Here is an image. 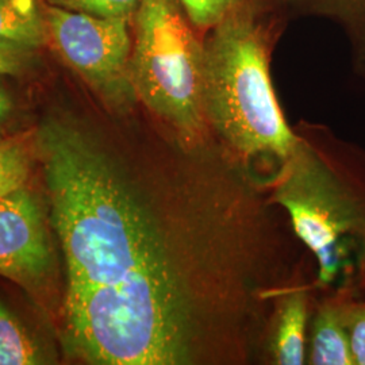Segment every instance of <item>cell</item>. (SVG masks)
I'll return each instance as SVG.
<instances>
[{"label":"cell","instance_id":"cell-14","mask_svg":"<svg viewBox=\"0 0 365 365\" xmlns=\"http://www.w3.org/2000/svg\"><path fill=\"white\" fill-rule=\"evenodd\" d=\"M33 49L0 42V76H16L25 72L30 66Z\"/></svg>","mask_w":365,"mask_h":365},{"label":"cell","instance_id":"cell-4","mask_svg":"<svg viewBox=\"0 0 365 365\" xmlns=\"http://www.w3.org/2000/svg\"><path fill=\"white\" fill-rule=\"evenodd\" d=\"M271 184V203L286 210L294 233L317 257L318 282L333 283L345 267L348 241L365 238L364 205L302 138Z\"/></svg>","mask_w":365,"mask_h":365},{"label":"cell","instance_id":"cell-8","mask_svg":"<svg viewBox=\"0 0 365 365\" xmlns=\"http://www.w3.org/2000/svg\"><path fill=\"white\" fill-rule=\"evenodd\" d=\"M309 363L354 365L345 307L325 304L315 315L312 327Z\"/></svg>","mask_w":365,"mask_h":365},{"label":"cell","instance_id":"cell-16","mask_svg":"<svg viewBox=\"0 0 365 365\" xmlns=\"http://www.w3.org/2000/svg\"><path fill=\"white\" fill-rule=\"evenodd\" d=\"M14 102L10 92L0 83V123L13 113Z\"/></svg>","mask_w":365,"mask_h":365},{"label":"cell","instance_id":"cell-15","mask_svg":"<svg viewBox=\"0 0 365 365\" xmlns=\"http://www.w3.org/2000/svg\"><path fill=\"white\" fill-rule=\"evenodd\" d=\"M346 327L354 364L365 365V306L346 309Z\"/></svg>","mask_w":365,"mask_h":365},{"label":"cell","instance_id":"cell-6","mask_svg":"<svg viewBox=\"0 0 365 365\" xmlns=\"http://www.w3.org/2000/svg\"><path fill=\"white\" fill-rule=\"evenodd\" d=\"M53 274L52 245L38 199L27 188L0 197V276L42 298Z\"/></svg>","mask_w":365,"mask_h":365},{"label":"cell","instance_id":"cell-3","mask_svg":"<svg viewBox=\"0 0 365 365\" xmlns=\"http://www.w3.org/2000/svg\"><path fill=\"white\" fill-rule=\"evenodd\" d=\"M137 101L187 144L210 138L203 111L205 43L178 0H141L133 19Z\"/></svg>","mask_w":365,"mask_h":365},{"label":"cell","instance_id":"cell-5","mask_svg":"<svg viewBox=\"0 0 365 365\" xmlns=\"http://www.w3.org/2000/svg\"><path fill=\"white\" fill-rule=\"evenodd\" d=\"M48 42L110 110L129 113L137 96L130 78V22L43 4Z\"/></svg>","mask_w":365,"mask_h":365},{"label":"cell","instance_id":"cell-1","mask_svg":"<svg viewBox=\"0 0 365 365\" xmlns=\"http://www.w3.org/2000/svg\"><path fill=\"white\" fill-rule=\"evenodd\" d=\"M36 145L66 261L69 354L248 363L265 306L291 277L255 170L211 137L148 167L61 118L42 123Z\"/></svg>","mask_w":365,"mask_h":365},{"label":"cell","instance_id":"cell-2","mask_svg":"<svg viewBox=\"0 0 365 365\" xmlns=\"http://www.w3.org/2000/svg\"><path fill=\"white\" fill-rule=\"evenodd\" d=\"M211 30L203 66L210 131L250 170L272 163L279 172L300 138L277 103L260 27L248 14L235 11Z\"/></svg>","mask_w":365,"mask_h":365},{"label":"cell","instance_id":"cell-9","mask_svg":"<svg viewBox=\"0 0 365 365\" xmlns=\"http://www.w3.org/2000/svg\"><path fill=\"white\" fill-rule=\"evenodd\" d=\"M0 42L33 51L48 42L45 13L38 0H0Z\"/></svg>","mask_w":365,"mask_h":365},{"label":"cell","instance_id":"cell-13","mask_svg":"<svg viewBox=\"0 0 365 365\" xmlns=\"http://www.w3.org/2000/svg\"><path fill=\"white\" fill-rule=\"evenodd\" d=\"M192 26L211 30L237 11L240 0H178Z\"/></svg>","mask_w":365,"mask_h":365},{"label":"cell","instance_id":"cell-10","mask_svg":"<svg viewBox=\"0 0 365 365\" xmlns=\"http://www.w3.org/2000/svg\"><path fill=\"white\" fill-rule=\"evenodd\" d=\"M49 363L48 356L36 339L0 300V365H37Z\"/></svg>","mask_w":365,"mask_h":365},{"label":"cell","instance_id":"cell-17","mask_svg":"<svg viewBox=\"0 0 365 365\" xmlns=\"http://www.w3.org/2000/svg\"><path fill=\"white\" fill-rule=\"evenodd\" d=\"M364 242H365V238H364Z\"/></svg>","mask_w":365,"mask_h":365},{"label":"cell","instance_id":"cell-7","mask_svg":"<svg viewBox=\"0 0 365 365\" xmlns=\"http://www.w3.org/2000/svg\"><path fill=\"white\" fill-rule=\"evenodd\" d=\"M269 352L274 364H304L307 294L304 289L288 288L276 304Z\"/></svg>","mask_w":365,"mask_h":365},{"label":"cell","instance_id":"cell-11","mask_svg":"<svg viewBox=\"0 0 365 365\" xmlns=\"http://www.w3.org/2000/svg\"><path fill=\"white\" fill-rule=\"evenodd\" d=\"M30 156L19 141H0V197L26 188L30 176Z\"/></svg>","mask_w":365,"mask_h":365},{"label":"cell","instance_id":"cell-12","mask_svg":"<svg viewBox=\"0 0 365 365\" xmlns=\"http://www.w3.org/2000/svg\"><path fill=\"white\" fill-rule=\"evenodd\" d=\"M45 4L66 11L133 22L141 0H43Z\"/></svg>","mask_w":365,"mask_h":365}]
</instances>
